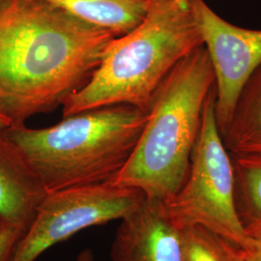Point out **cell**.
<instances>
[{
  "mask_svg": "<svg viewBox=\"0 0 261 261\" xmlns=\"http://www.w3.org/2000/svg\"><path fill=\"white\" fill-rule=\"evenodd\" d=\"M7 226H9V225H6L2 221H0V232H1L5 227H7Z\"/></svg>",
  "mask_w": 261,
  "mask_h": 261,
  "instance_id": "obj_18",
  "label": "cell"
},
{
  "mask_svg": "<svg viewBox=\"0 0 261 261\" xmlns=\"http://www.w3.org/2000/svg\"><path fill=\"white\" fill-rule=\"evenodd\" d=\"M221 137L231 155H261V66L243 88Z\"/></svg>",
  "mask_w": 261,
  "mask_h": 261,
  "instance_id": "obj_11",
  "label": "cell"
},
{
  "mask_svg": "<svg viewBox=\"0 0 261 261\" xmlns=\"http://www.w3.org/2000/svg\"><path fill=\"white\" fill-rule=\"evenodd\" d=\"M120 37L145 19L150 0H44Z\"/></svg>",
  "mask_w": 261,
  "mask_h": 261,
  "instance_id": "obj_10",
  "label": "cell"
},
{
  "mask_svg": "<svg viewBox=\"0 0 261 261\" xmlns=\"http://www.w3.org/2000/svg\"><path fill=\"white\" fill-rule=\"evenodd\" d=\"M27 230L7 226L0 232V261H11L19 239Z\"/></svg>",
  "mask_w": 261,
  "mask_h": 261,
  "instance_id": "obj_14",
  "label": "cell"
},
{
  "mask_svg": "<svg viewBox=\"0 0 261 261\" xmlns=\"http://www.w3.org/2000/svg\"><path fill=\"white\" fill-rule=\"evenodd\" d=\"M111 247L112 261H183L180 227L166 202L146 196L122 218Z\"/></svg>",
  "mask_w": 261,
  "mask_h": 261,
  "instance_id": "obj_8",
  "label": "cell"
},
{
  "mask_svg": "<svg viewBox=\"0 0 261 261\" xmlns=\"http://www.w3.org/2000/svg\"><path fill=\"white\" fill-rule=\"evenodd\" d=\"M188 1L214 71L215 114L222 135L243 88L261 66V30L234 25L204 0Z\"/></svg>",
  "mask_w": 261,
  "mask_h": 261,
  "instance_id": "obj_7",
  "label": "cell"
},
{
  "mask_svg": "<svg viewBox=\"0 0 261 261\" xmlns=\"http://www.w3.org/2000/svg\"><path fill=\"white\" fill-rule=\"evenodd\" d=\"M235 207L245 230L261 227V155H231Z\"/></svg>",
  "mask_w": 261,
  "mask_h": 261,
  "instance_id": "obj_12",
  "label": "cell"
},
{
  "mask_svg": "<svg viewBox=\"0 0 261 261\" xmlns=\"http://www.w3.org/2000/svg\"><path fill=\"white\" fill-rule=\"evenodd\" d=\"M75 261H95L93 252L90 249H84L77 254Z\"/></svg>",
  "mask_w": 261,
  "mask_h": 261,
  "instance_id": "obj_16",
  "label": "cell"
},
{
  "mask_svg": "<svg viewBox=\"0 0 261 261\" xmlns=\"http://www.w3.org/2000/svg\"><path fill=\"white\" fill-rule=\"evenodd\" d=\"M47 195L25 159L0 130V221L27 230Z\"/></svg>",
  "mask_w": 261,
  "mask_h": 261,
  "instance_id": "obj_9",
  "label": "cell"
},
{
  "mask_svg": "<svg viewBox=\"0 0 261 261\" xmlns=\"http://www.w3.org/2000/svg\"><path fill=\"white\" fill-rule=\"evenodd\" d=\"M10 126L11 125H10L9 121L0 115V130H5V129L9 128Z\"/></svg>",
  "mask_w": 261,
  "mask_h": 261,
  "instance_id": "obj_17",
  "label": "cell"
},
{
  "mask_svg": "<svg viewBox=\"0 0 261 261\" xmlns=\"http://www.w3.org/2000/svg\"><path fill=\"white\" fill-rule=\"evenodd\" d=\"M115 38L44 0H0V115L19 127L62 107Z\"/></svg>",
  "mask_w": 261,
  "mask_h": 261,
  "instance_id": "obj_1",
  "label": "cell"
},
{
  "mask_svg": "<svg viewBox=\"0 0 261 261\" xmlns=\"http://www.w3.org/2000/svg\"><path fill=\"white\" fill-rule=\"evenodd\" d=\"M146 119L147 112L119 103L63 117L47 128L23 125L4 133L51 194L112 182L130 159Z\"/></svg>",
  "mask_w": 261,
  "mask_h": 261,
  "instance_id": "obj_2",
  "label": "cell"
},
{
  "mask_svg": "<svg viewBox=\"0 0 261 261\" xmlns=\"http://www.w3.org/2000/svg\"><path fill=\"white\" fill-rule=\"evenodd\" d=\"M248 243L244 248L246 261H261V227L246 230Z\"/></svg>",
  "mask_w": 261,
  "mask_h": 261,
  "instance_id": "obj_15",
  "label": "cell"
},
{
  "mask_svg": "<svg viewBox=\"0 0 261 261\" xmlns=\"http://www.w3.org/2000/svg\"><path fill=\"white\" fill-rule=\"evenodd\" d=\"M202 45L188 0H150L143 21L113 39L91 80L63 103V117L119 103L148 112L166 76Z\"/></svg>",
  "mask_w": 261,
  "mask_h": 261,
  "instance_id": "obj_4",
  "label": "cell"
},
{
  "mask_svg": "<svg viewBox=\"0 0 261 261\" xmlns=\"http://www.w3.org/2000/svg\"><path fill=\"white\" fill-rule=\"evenodd\" d=\"M215 85L205 47L183 58L160 84L130 159L112 181L168 203L186 181L203 109Z\"/></svg>",
  "mask_w": 261,
  "mask_h": 261,
  "instance_id": "obj_3",
  "label": "cell"
},
{
  "mask_svg": "<svg viewBox=\"0 0 261 261\" xmlns=\"http://www.w3.org/2000/svg\"><path fill=\"white\" fill-rule=\"evenodd\" d=\"M215 103L214 85L204 105L188 177L166 204L179 227L198 224L244 249L248 234L236 211L233 164L217 125Z\"/></svg>",
  "mask_w": 261,
  "mask_h": 261,
  "instance_id": "obj_5",
  "label": "cell"
},
{
  "mask_svg": "<svg viewBox=\"0 0 261 261\" xmlns=\"http://www.w3.org/2000/svg\"><path fill=\"white\" fill-rule=\"evenodd\" d=\"M183 261H246L238 245L198 224L180 227Z\"/></svg>",
  "mask_w": 261,
  "mask_h": 261,
  "instance_id": "obj_13",
  "label": "cell"
},
{
  "mask_svg": "<svg viewBox=\"0 0 261 261\" xmlns=\"http://www.w3.org/2000/svg\"><path fill=\"white\" fill-rule=\"evenodd\" d=\"M144 197L137 189L112 182L47 194L11 261H36L47 249L85 228L121 220Z\"/></svg>",
  "mask_w": 261,
  "mask_h": 261,
  "instance_id": "obj_6",
  "label": "cell"
}]
</instances>
